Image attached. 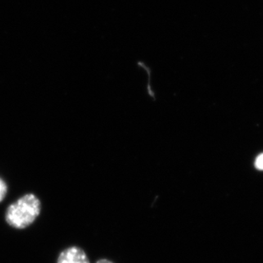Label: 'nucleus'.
Masks as SVG:
<instances>
[{
  "instance_id": "nucleus-1",
  "label": "nucleus",
  "mask_w": 263,
  "mask_h": 263,
  "mask_svg": "<svg viewBox=\"0 0 263 263\" xmlns=\"http://www.w3.org/2000/svg\"><path fill=\"white\" fill-rule=\"evenodd\" d=\"M41 210V203L38 197L27 194L8 208L6 221L12 228L23 229L34 222Z\"/></svg>"
},
{
  "instance_id": "nucleus-3",
  "label": "nucleus",
  "mask_w": 263,
  "mask_h": 263,
  "mask_svg": "<svg viewBox=\"0 0 263 263\" xmlns=\"http://www.w3.org/2000/svg\"><path fill=\"white\" fill-rule=\"evenodd\" d=\"M6 193H7V185L2 179H0V202L5 198Z\"/></svg>"
},
{
  "instance_id": "nucleus-5",
  "label": "nucleus",
  "mask_w": 263,
  "mask_h": 263,
  "mask_svg": "<svg viewBox=\"0 0 263 263\" xmlns=\"http://www.w3.org/2000/svg\"><path fill=\"white\" fill-rule=\"evenodd\" d=\"M97 263H113L112 261L107 260V259H101L99 261H97Z\"/></svg>"
},
{
  "instance_id": "nucleus-2",
  "label": "nucleus",
  "mask_w": 263,
  "mask_h": 263,
  "mask_svg": "<svg viewBox=\"0 0 263 263\" xmlns=\"http://www.w3.org/2000/svg\"><path fill=\"white\" fill-rule=\"evenodd\" d=\"M58 263H90L86 252L76 246H72L62 251Z\"/></svg>"
},
{
  "instance_id": "nucleus-4",
  "label": "nucleus",
  "mask_w": 263,
  "mask_h": 263,
  "mask_svg": "<svg viewBox=\"0 0 263 263\" xmlns=\"http://www.w3.org/2000/svg\"><path fill=\"white\" fill-rule=\"evenodd\" d=\"M255 167L257 170L263 171V153L262 154L259 155L257 158H256V162H255Z\"/></svg>"
}]
</instances>
